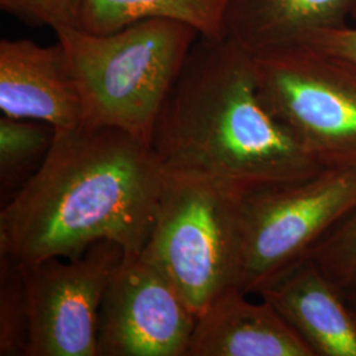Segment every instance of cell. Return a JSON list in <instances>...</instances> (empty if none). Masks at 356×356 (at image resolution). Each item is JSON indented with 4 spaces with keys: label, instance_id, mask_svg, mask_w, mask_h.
Instances as JSON below:
<instances>
[{
    "label": "cell",
    "instance_id": "cell-8",
    "mask_svg": "<svg viewBox=\"0 0 356 356\" xmlns=\"http://www.w3.org/2000/svg\"><path fill=\"white\" fill-rule=\"evenodd\" d=\"M195 321L160 268L127 254L103 296L98 356H186Z\"/></svg>",
    "mask_w": 356,
    "mask_h": 356
},
{
    "label": "cell",
    "instance_id": "cell-10",
    "mask_svg": "<svg viewBox=\"0 0 356 356\" xmlns=\"http://www.w3.org/2000/svg\"><path fill=\"white\" fill-rule=\"evenodd\" d=\"M229 288L197 317L186 356H314L264 298Z\"/></svg>",
    "mask_w": 356,
    "mask_h": 356
},
{
    "label": "cell",
    "instance_id": "cell-18",
    "mask_svg": "<svg viewBox=\"0 0 356 356\" xmlns=\"http://www.w3.org/2000/svg\"><path fill=\"white\" fill-rule=\"evenodd\" d=\"M319 51L341 57L356 64V26L348 24L321 31L306 38L304 42Z\"/></svg>",
    "mask_w": 356,
    "mask_h": 356
},
{
    "label": "cell",
    "instance_id": "cell-17",
    "mask_svg": "<svg viewBox=\"0 0 356 356\" xmlns=\"http://www.w3.org/2000/svg\"><path fill=\"white\" fill-rule=\"evenodd\" d=\"M83 0H0L4 13L13 15L32 26H78Z\"/></svg>",
    "mask_w": 356,
    "mask_h": 356
},
{
    "label": "cell",
    "instance_id": "cell-7",
    "mask_svg": "<svg viewBox=\"0 0 356 356\" xmlns=\"http://www.w3.org/2000/svg\"><path fill=\"white\" fill-rule=\"evenodd\" d=\"M126 256L120 244L102 241L74 259L19 261L31 309L28 356H98L103 296Z\"/></svg>",
    "mask_w": 356,
    "mask_h": 356
},
{
    "label": "cell",
    "instance_id": "cell-2",
    "mask_svg": "<svg viewBox=\"0 0 356 356\" xmlns=\"http://www.w3.org/2000/svg\"><path fill=\"white\" fill-rule=\"evenodd\" d=\"M151 147L166 172L209 178L242 197L325 169L268 110L254 54L227 36L194 42Z\"/></svg>",
    "mask_w": 356,
    "mask_h": 356
},
{
    "label": "cell",
    "instance_id": "cell-4",
    "mask_svg": "<svg viewBox=\"0 0 356 356\" xmlns=\"http://www.w3.org/2000/svg\"><path fill=\"white\" fill-rule=\"evenodd\" d=\"M242 250V195L209 178L165 170L141 254L163 270L195 317L239 285Z\"/></svg>",
    "mask_w": 356,
    "mask_h": 356
},
{
    "label": "cell",
    "instance_id": "cell-20",
    "mask_svg": "<svg viewBox=\"0 0 356 356\" xmlns=\"http://www.w3.org/2000/svg\"><path fill=\"white\" fill-rule=\"evenodd\" d=\"M353 20H355V22H356V13H355V15H354V19H353Z\"/></svg>",
    "mask_w": 356,
    "mask_h": 356
},
{
    "label": "cell",
    "instance_id": "cell-15",
    "mask_svg": "<svg viewBox=\"0 0 356 356\" xmlns=\"http://www.w3.org/2000/svg\"><path fill=\"white\" fill-rule=\"evenodd\" d=\"M31 309L22 264L0 254V356H28Z\"/></svg>",
    "mask_w": 356,
    "mask_h": 356
},
{
    "label": "cell",
    "instance_id": "cell-19",
    "mask_svg": "<svg viewBox=\"0 0 356 356\" xmlns=\"http://www.w3.org/2000/svg\"><path fill=\"white\" fill-rule=\"evenodd\" d=\"M344 296H346V298H347V301H348L350 306L353 307V310H354V313H355L356 316V289H354L353 292L344 294Z\"/></svg>",
    "mask_w": 356,
    "mask_h": 356
},
{
    "label": "cell",
    "instance_id": "cell-6",
    "mask_svg": "<svg viewBox=\"0 0 356 356\" xmlns=\"http://www.w3.org/2000/svg\"><path fill=\"white\" fill-rule=\"evenodd\" d=\"M356 210V166L325 168L312 177L243 197L238 288L259 294L312 257Z\"/></svg>",
    "mask_w": 356,
    "mask_h": 356
},
{
    "label": "cell",
    "instance_id": "cell-16",
    "mask_svg": "<svg viewBox=\"0 0 356 356\" xmlns=\"http://www.w3.org/2000/svg\"><path fill=\"white\" fill-rule=\"evenodd\" d=\"M310 259L344 294L356 289V210L331 231Z\"/></svg>",
    "mask_w": 356,
    "mask_h": 356
},
{
    "label": "cell",
    "instance_id": "cell-9",
    "mask_svg": "<svg viewBox=\"0 0 356 356\" xmlns=\"http://www.w3.org/2000/svg\"><path fill=\"white\" fill-rule=\"evenodd\" d=\"M0 110L57 129L83 124V106L64 47L29 38L0 41Z\"/></svg>",
    "mask_w": 356,
    "mask_h": 356
},
{
    "label": "cell",
    "instance_id": "cell-1",
    "mask_svg": "<svg viewBox=\"0 0 356 356\" xmlns=\"http://www.w3.org/2000/svg\"><path fill=\"white\" fill-rule=\"evenodd\" d=\"M164 177L151 144L123 129H57L41 165L0 211V254L23 264L74 259L102 241L141 254Z\"/></svg>",
    "mask_w": 356,
    "mask_h": 356
},
{
    "label": "cell",
    "instance_id": "cell-12",
    "mask_svg": "<svg viewBox=\"0 0 356 356\" xmlns=\"http://www.w3.org/2000/svg\"><path fill=\"white\" fill-rule=\"evenodd\" d=\"M355 13L356 0H229L225 32L257 54L347 26Z\"/></svg>",
    "mask_w": 356,
    "mask_h": 356
},
{
    "label": "cell",
    "instance_id": "cell-3",
    "mask_svg": "<svg viewBox=\"0 0 356 356\" xmlns=\"http://www.w3.org/2000/svg\"><path fill=\"white\" fill-rule=\"evenodd\" d=\"M83 106V123L123 129L151 144L170 90L200 33L185 23L148 19L110 33L53 29Z\"/></svg>",
    "mask_w": 356,
    "mask_h": 356
},
{
    "label": "cell",
    "instance_id": "cell-13",
    "mask_svg": "<svg viewBox=\"0 0 356 356\" xmlns=\"http://www.w3.org/2000/svg\"><path fill=\"white\" fill-rule=\"evenodd\" d=\"M229 0H83L78 28L110 33L148 19H168L193 26L200 36H226Z\"/></svg>",
    "mask_w": 356,
    "mask_h": 356
},
{
    "label": "cell",
    "instance_id": "cell-14",
    "mask_svg": "<svg viewBox=\"0 0 356 356\" xmlns=\"http://www.w3.org/2000/svg\"><path fill=\"white\" fill-rule=\"evenodd\" d=\"M54 128L38 120L0 118V182L1 193L13 189L38 169L54 139ZM28 179V178H26ZM24 185V184H23Z\"/></svg>",
    "mask_w": 356,
    "mask_h": 356
},
{
    "label": "cell",
    "instance_id": "cell-11",
    "mask_svg": "<svg viewBox=\"0 0 356 356\" xmlns=\"http://www.w3.org/2000/svg\"><path fill=\"white\" fill-rule=\"evenodd\" d=\"M257 296L273 306L314 356H356V316L344 293L312 260Z\"/></svg>",
    "mask_w": 356,
    "mask_h": 356
},
{
    "label": "cell",
    "instance_id": "cell-5",
    "mask_svg": "<svg viewBox=\"0 0 356 356\" xmlns=\"http://www.w3.org/2000/svg\"><path fill=\"white\" fill-rule=\"evenodd\" d=\"M261 101L325 168L356 166V64L296 44L254 54Z\"/></svg>",
    "mask_w": 356,
    "mask_h": 356
}]
</instances>
